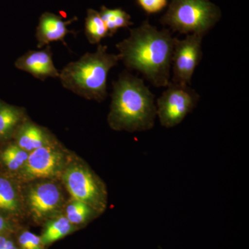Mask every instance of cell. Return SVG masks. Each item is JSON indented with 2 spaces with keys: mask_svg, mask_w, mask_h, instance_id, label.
Here are the masks:
<instances>
[{
  "mask_svg": "<svg viewBox=\"0 0 249 249\" xmlns=\"http://www.w3.org/2000/svg\"><path fill=\"white\" fill-rule=\"evenodd\" d=\"M98 214L99 213L89 205L75 199L67 205L65 209V216L74 226L85 224Z\"/></svg>",
  "mask_w": 249,
  "mask_h": 249,
  "instance_id": "19",
  "label": "cell"
},
{
  "mask_svg": "<svg viewBox=\"0 0 249 249\" xmlns=\"http://www.w3.org/2000/svg\"><path fill=\"white\" fill-rule=\"evenodd\" d=\"M221 16L219 8L210 0H172L160 21L179 34L204 36Z\"/></svg>",
  "mask_w": 249,
  "mask_h": 249,
  "instance_id": "4",
  "label": "cell"
},
{
  "mask_svg": "<svg viewBox=\"0 0 249 249\" xmlns=\"http://www.w3.org/2000/svg\"><path fill=\"white\" fill-rule=\"evenodd\" d=\"M24 120V108L8 104L0 100V142H6L14 136Z\"/></svg>",
  "mask_w": 249,
  "mask_h": 249,
  "instance_id": "13",
  "label": "cell"
},
{
  "mask_svg": "<svg viewBox=\"0 0 249 249\" xmlns=\"http://www.w3.org/2000/svg\"><path fill=\"white\" fill-rule=\"evenodd\" d=\"M62 178L73 199L89 205L99 214L106 211L107 204L106 187L88 166L77 163L67 165Z\"/></svg>",
  "mask_w": 249,
  "mask_h": 249,
  "instance_id": "5",
  "label": "cell"
},
{
  "mask_svg": "<svg viewBox=\"0 0 249 249\" xmlns=\"http://www.w3.org/2000/svg\"><path fill=\"white\" fill-rule=\"evenodd\" d=\"M29 212L36 220H44L55 217L64 204V196L60 186L52 181L32 184L26 194Z\"/></svg>",
  "mask_w": 249,
  "mask_h": 249,
  "instance_id": "9",
  "label": "cell"
},
{
  "mask_svg": "<svg viewBox=\"0 0 249 249\" xmlns=\"http://www.w3.org/2000/svg\"><path fill=\"white\" fill-rule=\"evenodd\" d=\"M0 249H18L14 242L6 234L0 235Z\"/></svg>",
  "mask_w": 249,
  "mask_h": 249,
  "instance_id": "23",
  "label": "cell"
},
{
  "mask_svg": "<svg viewBox=\"0 0 249 249\" xmlns=\"http://www.w3.org/2000/svg\"><path fill=\"white\" fill-rule=\"evenodd\" d=\"M14 137L15 143L29 153L55 142L45 128L26 119L18 127Z\"/></svg>",
  "mask_w": 249,
  "mask_h": 249,
  "instance_id": "12",
  "label": "cell"
},
{
  "mask_svg": "<svg viewBox=\"0 0 249 249\" xmlns=\"http://www.w3.org/2000/svg\"><path fill=\"white\" fill-rule=\"evenodd\" d=\"M85 34L91 45H99L101 41L109 36V32L98 11L88 10L85 18Z\"/></svg>",
  "mask_w": 249,
  "mask_h": 249,
  "instance_id": "16",
  "label": "cell"
},
{
  "mask_svg": "<svg viewBox=\"0 0 249 249\" xmlns=\"http://www.w3.org/2000/svg\"><path fill=\"white\" fill-rule=\"evenodd\" d=\"M99 14L107 27L109 36H114L119 29L133 25V22L131 21V16L120 8L109 9L103 6Z\"/></svg>",
  "mask_w": 249,
  "mask_h": 249,
  "instance_id": "17",
  "label": "cell"
},
{
  "mask_svg": "<svg viewBox=\"0 0 249 249\" xmlns=\"http://www.w3.org/2000/svg\"><path fill=\"white\" fill-rule=\"evenodd\" d=\"M74 19L65 21L62 17L45 12L40 16L39 24L36 29V37L37 40V48L41 49L48 45L51 42L60 41L66 45L65 38L69 34H73L70 31L67 26L70 25Z\"/></svg>",
  "mask_w": 249,
  "mask_h": 249,
  "instance_id": "11",
  "label": "cell"
},
{
  "mask_svg": "<svg viewBox=\"0 0 249 249\" xmlns=\"http://www.w3.org/2000/svg\"><path fill=\"white\" fill-rule=\"evenodd\" d=\"M29 153L22 150L17 144H10L0 153V160L10 171H20L29 157Z\"/></svg>",
  "mask_w": 249,
  "mask_h": 249,
  "instance_id": "18",
  "label": "cell"
},
{
  "mask_svg": "<svg viewBox=\"0 0 249 249\" xmlns=\"http://www.w3.org/2000/svg\"><path fill=\"white\" fill-rule=\"evenodd\" d=\"M76 226L72 224L65 215L55 216L46 224L41 240L44 245L53 243L74 231Z\"/></svg>",
  "mask_w": 249,
  "mask_h": 249,
  "instance_id": "15",
  "label": "cell"
},
{
  "mask_svg": "<svg viewBox=\"0 0 249 249\" xmlns=\"http://www.w3.org/2000/svg\"><path fill=\"white\" fill-rule=\"evenodd\" d=\"M120 55L109 53L107 46L101 44L93 53H86L60 71L65 89L85 99L102 102L107 96V76L111 69L120 61Z\"/></svg>",
  "mask_w": 249,
  "mask_h": 249,
  "instance_id": "3",
  "label": "cell"
},
{
  "mask_svg": "<svg viewBox=\"0 0 249 249\" xmlns=\"http://www.w3.org/2000/svg\"><path fill=\"white\" fill-rule=\"evenodd\" d=\"M12 229L10 221L4 214L0 212V235L7 234Z\"/></svg>",
  "mask_w": 249,
  "mask_h": 249,
  "instance_id": "22",
  "label": "cell"
},
{
  "mask_svg": "<svg viewBox=\"0 0 249 249\" xmlns=\"http://www.w3.org/2000/svg\"><path fill=\"white\" fill-rule=\"evenodd\" d=\"M21 249H44L40 236L36 235L30 231H23L18 239Z\"/></svg>",
  "mask_w": 249,
  "mask_h": 249,
  "instance_id": "20",
  "label": "cell"
},
{
  "mask_svg": "<svg viewBox=\"0 0 249 249\" xmlns=\"http://www.w3.org/2000/svg\"><path fill=\"white\" fill-rule=\"evenodd\" d=\"M204 36L190 34L186 38L175 37L172 67L173 83L191 85L193 73L203 57L202 40Z\"/></svg>",
  "mask_w": 249,
  "mask_h": 249,
  "instance_id": "8",
  "label": "cell"
},
{
  "mask_svg": "<svg viewBox=\"0 0 249 249\" xmlns=\"http://www.w3.org/2000/svg\"><path fill=\"white\" fill-rule=\"evenodd\" d=\"M166 88L157 100V116L163 127L172 128L193 111L200 96L189 85L169 82Z\"/></svg>",
  "mask_w": 249,
  "mask_h": 249,
  "instance_id": "6",
  "label": "cell"
},
{
  "mask_svg": "<svg viewBox=\"0 0 249 249\" xmlns=\"http://www.w3.org/2000/svg\"><path fill=\"white\" fill-rule=\"evenodd\" d=\"M129 32L128 37L116 45L121 60L129 70L142 73L154 86L166 88L175 37L168 29L158 30L147 20Z\"/></svg>",
  "mask_w": 249,
  "mask_h": 249,
  "instance_id": "1",
  "label": "cell"
},
{
  "mask_svg": "<svg viewBox=\"0 0 249 249\" xmlns=\"http://www.w3.org/2000/svg\"><path fill=\"white\" fill-rule=\"evenodd\" d=\"M15 66L41 80L60 76V71L54 65L53 55L49 46L42 50L29 51L17 59Z\"/></svg>",
  "mask_w": 249,
  "mask_h": 249,
  "instance_id": "10",
  "label": "cell"
},
{
  "mask_svg": "<svg viewBox=\"0 0 249 249\" xmlns=\"http://www.w3.org/2000/svg\"><path fill=\"white\" fill-rule=\"evenodd\" d=\"M22 211V198L17 185L7 177L0 175V212L18 215Z\"/></svg>",
  "mask_w": 249,
  "mask_h": 249,
  "instance_id": "14",
  "label": "cell"
},
{
  "mask_svg": "<svg viewBox=\"0 0 249 249\" xmlns=\"http://www.w3.org/2000/svg\"><path fill=\"white\" fill-rule=\"evenodd\" d=\"M137 4L147 14L160 13L168 6V0H137Z\"/></svg>",
  "mask_w": 249,
  "mask_h": 249,
  "instance_id": "21",
  "label": "cell"
},
{
  "mask_svg": "<svg viewBox=\"0 0 249 249\" xmlns=\"http://www.w3.org/2000/svg\"><path fill=\"white\" fill-rule=\"evenodd\" d=\"M67 165L66 155L55 142L30 152L19 173L27 181L52 178L62 175Z\"/></svg>",
  "mask_w": 249,
  "mask_h": 249,
  "instance_id": "7",
  "label": "cell"
},
{
  "mask_svg": "<svg viewBox=\"0 0 249 249\" xmlns=\"http://www.w3.org/2000/svg\"><path fill=\"white\" fill-rule=\"evenodd\" d=\"M109 127L116 131L141 132L155 126L157 117L155 96L143 80L129 72L121 73L113 82Z\"/></svg>",
  "mask_w": 249,
  "mask_h": 249,
  "instance_id": "2",
  "label": "cell"
}]
</instances>
